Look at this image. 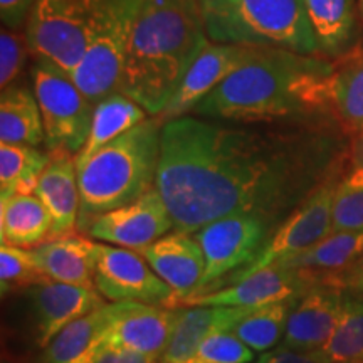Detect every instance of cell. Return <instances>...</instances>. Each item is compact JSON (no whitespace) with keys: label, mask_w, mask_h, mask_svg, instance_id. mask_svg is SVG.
<instances>
[{"label":"cell","mask_w":363,"mask_h":363,"mask_svg":"<svg viewBox=\"0 0 363 363\" xmlns=\"http://www.w3.org/2000/svg\"><path fill=\"white\" fill-rule=\"evenodd\" d=\"M357 2H358V11H360V19L363 24V0H357Z\"/></svg>","instance_id":"obj_41"},{"label":"cell","mask_w":363,"mask_h":363,"mask_svg":"<svg viewBox=\"0 0 363 363\" xmlns=\"http://www.w3.org/2000/svg\"><path fill=\"white\" fill-rule=\"evenodd\" d=\"M208 43L199 0H145L116 91L160 116Z\"/></svg>","instance_id":"obj_3"},{"label":"cell","mask_w":363,"mask_h":363,"mask_svg":"<svg viewBox=\"0 0 363 363\" xmlns=\"http://www.w3.org/2000/svg\"><path fill=\"white\" fill-rule=\"evenodd\" d=\"M333 61L286 49H262L207 94L194 115L230 123H274L328 111Z\"/></svg>","instance_id":"obj_2"},{"label":"cell","mask_w":363,"mask_h":363,"mask_svg":"<svg viewBox=\"0 0 363 363\" xmlns=\"http://www.w3.org/2000/svg\"><path fill=\"white\" fill-rule=\"evenodd\" d=\"M342 167L333 170L272 233L259 256L242 269L235 271L225 283L247 278L254 272L306 251L331 234V208L335 190L342 179Z\"/></svg>","instance_id":"obj_9"},{"label":"cell","mask_w":363,"mask_h":363,"mask_svg":"<svg viewBox=\"0 0 363 363\" xmlns=\"http://www.w3.org/2000/svg\"><path fill=\"white\" fill-rule=\"evenodd\" d=\"M357 163H362L363 165V135L358 136L357 142Z\"/></svg>","instance_id":"obj_40"},{"label":"cell","mask_w":363,"mask_h":363,"mask_svg":"<svg viewBox=\"0 0 363 363\" xmlns=\"http://www.w3.org/2000/svg\"><path fill=\"white\" fill-rule=\"evenodd\" d=\"M38 345L45 348L67 325L106 305L96 288L45 281L30 289Z\"/></svg>","instance_id":"obj_16"},{"label":"cell","mask_w":363,"mask_h":363,"mask_svg":"<svg viewBox=\"0 0 363 363\" xmlns=\"http://www.w3.org/2000/svg\"><path fill=\"white\" fill-rule=\"evenodd\" d=\"M179 316L180 308L125 301L123 310L104 333L103 347H116L162 358Z\"/></svg>","instance_id":"obj_15"},{"label":"cell","mask_w":363,"mask_h":363,"mask_svg":"<svg viewBox=\"0 0 363 363\" xmlns=\"http://www.w3.org/2000/svg\"><path fill=\"white\" fill-rule=\"evenodd\" d=\"M147 118H150L147 110L120 91L108 94L94 104L88 140L76 155V167L83 165L99 148L106 147L108 143L135 128Z\"/></svg>","instance_id":"obj_26"},{"label":"cell","mask_w":363,"mask_h":363,"mask_svg":"<svg viewBox=\"0 0 363 363\" xmlns=\"http://www.w3.org/2000/svg\"><path fill=\"white\" fill-rule=\"evenodd\" d=\"M331 233H363V165L340 179L331 208Z\"/></svg>","instance_id":"obj_32"},{"label":"cell","mask_w":363,"mask_h":363,"mask_svg":"<svg viewBox=\"0 0 363 363\" xmlns=\"http://www.w3.org/2000/svg\"><path fill=\"white\" fill-rule=\"evenodd\" d=\"M49 162V150L43 152L38 147L0 143V197L34 194Z\"/></svg>","instance_id":"obj_29"},{"label":"cell","mask_w":363,"mask_h":363,"mask_svg":"<svg viewBox=\"0 0 363 363\" xmlns=\"http://www.w3.org/2000/svg\"><path fill=\"white\" fill-rule=\"evenodd\" d=\"M34 94L38 98L49 152L78 155L88 140L94 104L66 72L45 62H34Z\"/></svg>","instance_id":"obj_8"},{"label":"cell","mask_w":363,"mask_h":363,"mask_svg":"<svg viewBox=\"0 0 363 363\" xmlns=\"http://www.w3.org/2000/svg\"><path fill=\"white\" fill-rule=\"evenodd\" d=\"M296 301L298 299H288V301L254 308L230 331L254 352H269L279 343V340H283L289 313Z\"/></svg>","instance_id":"obj_31"},{"label":"cell","mask_w":363,"mask_h":363,"mask_svg":"<svg viewBox=\"0 0 363 363\" xmlns=\"http://www.w3.org/2000/svg\"><path fill=\"white\" fill-rule=\"evenodd\" d=\"M318 56L337 61L362 45L363 24L357 0H303Z\"/></svg>","instance_id":"obj_19"},{"label":"cell","mask_w":363,"mask_h":363,"mask_svg":"<svg viewBox=\"0 0 363 363\" xmlns=\"http://www.w3.org/2000/svg\"><path fill=\"white\" fill-rule=\"evenodd\" d=\"M362 283H363V252L362 256L358 257L350 267H348V269H345L342 272H338V274H333L330 276V278L321 281V284L333 286V288H340L343 289V291H347V289L357 291L358 286Z\"/></svg>","instance_id":"obj_39"},{"label":"cell","mask_w":363,"mask_h":363,"mask_svg":"<svg viewBox=\"0 0 363 363\" xmlns=\"http://www.w3.org/2000/svg\"><path fill=\"white\" fill-rule=\"evenodd\" d=\"M45 281L49 278L34 251L13 246L0 247V289L4 296L21 289H33Z\"/></svg>","instance_id":"obj_33"},{"label":"cell","mask_w":363,"mask_h":363,"mask_svg":"<svg viewBox=\"0 0 363 363\" xmlns=\"http://www.w3.org/2000/svg\"><path fill=\"white\" fill-rule=\"evenodd\" d=\"M140 252L160 278L174 291V303L192 294L206 271V257L194 234L174 230L155 240Z\"/></svg>","instance_id":"obj_18"},{"label":"cell","mask_w":363,"mask_h":363,"mask_svg":"<svg viewBox=\"0 0 363 363\" xmlns=\"http://www.w3.org/2000/svg\"><path fill=\"white\" fill-rule=\"evenodd\" d=\"M342 165V143L325 130L227 126L185 115L162 126L157 189L180 233L235 214L278 229Z\"/></svg>","instance_id":"obj_1"},{"label":"cell","mask_w":363,"mask_h":363,"mask_svg":"<svg viewBox=\"0 0 363 363\" xmlns=\"http://www.w3.org/2000/svg\"><path fill=\"white\" fill-rule=\"evenodd\" d=\"M331 363L363 362V296L343 291V301L333 333L323 348Z\"/></svg>","instance_id":"obj_30"},{"label":"cell","mask_w":363,"mask_h":363,"mask_svg":"<svg viewBox=\"0 0 363 363\" xmlns=\"http://www.w3.org/2000/svg\"><path fill=\"white\" fill-rule=\"evenodd\" d=\"M94 363H162L158 357L145 355V353L123 350L116 347H103Z\"/></svg>","instance_id":"obj_38"},{"label":"cell","mask_w":363,"mask_h":363,"mask_svg":"<svg viewBox=\"0 0 363 363\" xmlns=\"http://www.w3.org/2000/svg\"><path fill=\"white\" fill-rule=\"evenodd\" d=\"M343 289L316 284L294 303L283 345L298 350H321L337 326Z\"/></svg>","instance_id":"obj_17"},{"label":"cell","mask_w":363,"mask_h":363,"mask_svg":"<svg viewBox=\"0 0 363 363\" xmlns=\"http://www.w3.org/2000/svg\"><path fill=\"white\" fill-rule=\"evenodd\" d=\"M34 194L48 208L52 220L51 238L72 234L79 219V184L76 155L69 152H51V162L40 175Z\"/></svg>","instance_id":"obj_20"},{"label":"cell","mask_w":363,"mask_h":363,"mask_svg":"<svg viewBox=\"0 0 363 363\" xmlns=\"http://www.w3.org/2000/svg\"><path fill=\"white\" fill-rule=\"evenodd\" d=\"M94 288L111 303L133 301L167 308L174 303L172 288L142 254L108 244H98Z\"/></svg>","instance_id":"obj_11"},{"label":"cell","mask_w":363,"mask_h":363,"mask_svg":"<svg viewBox=\"0 0 363 363\" xmlns=\"http://www.w3.org/2000/svg\"><path fill=\"white\" fill-rule=\"evenodd\" d=\"M262 51V48L239 44H219L208 43L206 49L199 54L194 65L190 66L180 88L177 89L174 98L167 104L165 111L162 113L160 120H174L189 115L194 108L202 101L207 94H211L217 86L229 78L233 72L251 61Z\"/></svg>","instance_id":"obj_14"},{"label":"cell","mask_w":363,"mask_h":363,"mask_svg":"<svg viewBox=\"0 0 363 363\" xmlns=\"http://www.w3.org/2000/svg\"><path fill=\"white\" fill-rule=\"evenodd\" d=\"M30 56L26 35L2 26L0 30V88L7 89L24 69Z\"/></svg>","instance_id":"obj_35"},{"label":"cell","mask_w":363,"mask_h":363,"mask_svg":"<svg viewBox=\"0 0 363 363\" xmlns=\"http://www.w3.org/2000/svg\"><path fill=\"white\" fill-rule=\"evenodd\" d=\"M4 363H11V362H4Z\"/></svg>","instance_id":"obj_43"},{"label":"cell","mask_w":363,"mask_h":363,"mask_svg":"<svg viewBox=\"0 0 363 363\" xmlns=\"http://www.w3.org/2000/svg\"><path fill=\"white\" fill-rule=\"evenodd\" d=\"M254 350L233 331L217 333L201 343V347L182 363H249Z\"/></svg>","instance_id":"obj_34"},{"label":"cell","mask_w":363,"mask_h":363,"mask_svg":"<svg viewBox=\"0 0 363 363\" xmlns=\"http://www.w3.org/2000/svg\"><path fill=\"white\" fill-rule=\"evenodd\" d=\"M145 0H88V49L71 76L91 103L115 93Z\"/></svg>","instance_id":"obj_6"},{"label":"cell","mask_w":363,"mask_h":363,"mask_svg":"<svg viewBox=\"0 0 363 363\" xmlns=\"http://www.w3.org/2000/svg\"><path fill=\"white\" fill-rule=\"evenodd\" d=\"M43 271L57 283L94 288L98 244L81 234L49 239L34 249Z\"/></svg>","instance_id":"obj_23"},{"label":"cell","mask_w":363,"mask_h":363,"mask_svg":"<svg viewBox=\"0 0 363 363\" xmlns=\"http://www.w3.org/2000/svg\"><path fill=\"white\" fill-rule=\"evenodd\" d=\"M257 363H331L323 350H298L281 345L276 350L262 353Z\"/></svg>","instance_id":"obj_36"},{"label":"cell","mask_w":363,"mask_h":363,"mask_svg":"<svg viewBox=\"0 0 363 363\" xmlns=\"http://www.w3.org/2000/svg\"><path fill=\"white\" fill-rule=\"evenodd\" d=\"M357 363H363V362H357Z\"/></svg>","instance_id":"obj_44"},{"label":"cell","mask_w":363,"mask_h":363,"mask_svg":"<svg viewBox=\"0 0 363 363\" xmlns=\"http://www.w3.org/2000/svg\"><path fill=\"white\" fill-rule=\"evenodd\" d=\"M326 103L343 133L363 135V45L333 61Z\"/></svg>","instance_id":"obj_24"},{"label":"cell","mask_w":363,"mask_h":363,"mask_svg":"<svg viewBox=\"0 0 363 363\" xmlns=\"http://www.w3.org/2000/svg\"><path fill=\"white\" fill-rule=\"evenodd\" d=\"M172 229H175L174 219L155 187L136 201L96 217L86 227V233L91 239L142 251Z\"/></svg>","instance_id":"obj_13"},{"label":"cell","mask_w":363,"mask_h":363,"mask_svg":"<svg viewBox=\"0 0 363 363\" xmlns=\"http://www.w3.org/2000/svg\"><path fill=\"white\" fill-rule=\"evenodd\" d=\"M254 308L189 306L182 310L162 363H182L201 347L202 342L217 333L230 331Z\"/></svg>","instance_id":"obj_22"},{"label":"cell","mask_w":363,"mask_h":363,"mask_svg":"<svg viewBox=\"0 0 363 363\" xmlns=\"http://www.w3.org/2000/svg\"><path fill=\"white\" fill-rule=\"evenodd\" d=\"M320 284L315 276L308 272L269 266L254 274L230 283L214 291L192 294L175 303L174 308L189 306H229V308H259L271 303L299 299L308 289Z\"/></svg>","instance_id":"obj_12"},{"label":"cell","mask_w":363,"mask_h":363,"mask_svg":"<svg viewBox=\"0 0 363 363\" xmlns=\"http://www.w3.org/2000/svg\"><path fill=\"white\" fill-rule=\"evenodd\" d=\"M125 301L106 303L67 325L44 348L43 363H94L104 343V333L123 310Z\"/></svg>","instance_id":"obj_21"},{"label":"cell","mask_w":363,"mask_h":363,"mask_svg":"<svg viewBox=\"0 0 363 363\" xmlns=\"http://www.w3.org/2000/svg\"><path fill=\"white\" fill-rule=\"evenodd\" d=\"M0 143L39 147L45 143L43 115L34 91L13 84L0 96Z\"/></svg>","instance_id":"obj_28"},{"label":"cell","mask_w":363,"mask_h":363,"mask_svg":"<svg viewBox=\"0 0 363 363\" xmlns=\"http://www.w3.org/2000/svg\"><path fill=\"white\" fill-rule=\"evenodd\" d=\"M363 252V233H331L306 251L274 264L315 276L318 283L348 269Z\"/></svg>","instance_id":"obj_27"},{"label":"cell","mask_w":363,"mask_h":363,"mask_svg":"<svg viewBox=\"0 0 363 363\" xmlns=\"http://www.w3.org/2000/svg\"><path fill=\"white\" fill-rule=\"evenodd\" d=\"M38 0H0V19L4 27L19 30L26 27L29 13Z\"/></svg>","instance_id":"obj_37"},{"label":"cell","mask_w":363,"mask_h":363,"mask_svg":"<svg viewBox=\"0 0 363 363\" xmlns=\"http://www.w3.org/2000/svg\"><path fill=\"white\" fill-rule=\"evenodd\" d=\"M88 0H38L24 35L35 61L72 76L88 49Z\"/></svg>","instance_id":"obj_7"},{"label":"cell","mask_w":363,"mask_h":363,"mask_svg":"<svg viewBox=\"0 0 363 363\" xmlns=\"http://www.w3.org/2000/svg\"><path fill=\"white\" fill-rule=\"evenodd\" d=\"M212 43L318 56L303 0H199Z\"/></svg>","instance_id":"obj_5"},{"label":"cell","mask_w":363,"mask_h":363,"mask_svg":"<svg viewBox=\"0 0 363 363\" xmlns=\"http://www.w3.org/2000/svg\"><path fill=\"white\" fill-rule=\"evenodd\" d=\"M276 230L262 217L235 214L203 225L194 238L201 244L206 257V271L199 288L192 294L206 293L216 281L242 269L259 256ZM190 296V294H189Z\"/></svg>","instance_id":"obj_10"},{"label":"cell","mask_w":363,"mask_h":363,"mask_svg":"<svg viewBox=\"0 0 363 363\" xmlns=\"http://www.w3.org/2000/svg\"><path fill=\"white\" fill-rule=\"evenodd\" d=\"M357 291H362V293H363V283H362L360 286H358V289H357Z\"/></svg>","instance_id":"obj_42"},{"label":"cell","mask_w":363,"mask_h":363,"mask_svg":"<svg viewBox=\"0 0 363 363\" xmlns=\"http://www.w3.org/2000/svg\"><path fill=\"white\" fill-rule=\"evenodd\" d=\"M52 220L35 194L0 197V239L2 246L34 247L51 238Z\"/></svg>","instance_id":"obj_25"},{"label":"cell","mask_w":363,"mask_h":363,"mask_svg":"<svg viewBox=\"0 0 363 363\" xmlns=\"http://www.w3.org/2000/svg\"><path fill=\"white\" fill-rule=\"evenodd\" d=\"M162 126L160 118L150 116L76 167L81 230L101 214L123 207L157 187Z\"/></svg>","instance_id":"obj_4"}]
</instances>
